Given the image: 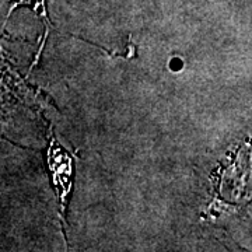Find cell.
Instances as JSON below:
<instances>
[{
    "label": "cell",
    "instance_id": "2",
    "mask_svg": "<svg viewBox=\"0 0 252 252\" xmlns=\"http://www.w3.org/2000/svg\"><path fill=\"white\" fill-rule=\"evenodd\" d=\"M16 3H30L32 4V7L35 10H38L39 7L45 11V7H44V0H16Z\"/></svg>",
    "mask_w": 252,
    "mask_h": 252
},
{
    "label": "cell",
    "instance_id": "1",
    "mask_svg": "<svg viewBox=\"0 0 252 252\" xmlns=\"http://www.w3.org/2000/svg\"><path fill=\"white\" fill-rule=\"evenodd\" d=\"M49 167L54 172L55 185L59 189V199L64 200L70 189L72 160L56 144L49 149Z\"/></svg>",
    "mask_w": 252,
    "mask_h": 252
}]
</instances>
